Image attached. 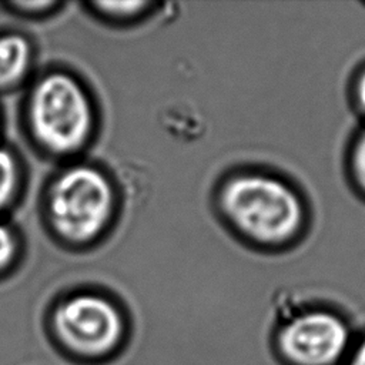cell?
Masks as SVG:
<instances>
[{
	"mask_svg": "<svg viewBox=\"0 0 365 365\" xmlns=\"http://www.w3.org/2000/svg\"><path fill=\"white\" fill-rule=\"evenodd\" d=\"M217 205L241 237L264 247L292 242L307 221L299 192L288 181L264 171L230 175L218 188Z\"/></svg>",
	"mask_w": 365,
	"mask_h": 365,
	"instance_id": "cell-1",
	"label": "cell"
},
{
	"mask_svg": "<svg viewBox=\"0 0 365 365\" xmlns=\"http://www.w3.org/2000/svg\"><path fill=\"white\" fill-rule=\"evenodd\" d=\"M24 123L33 144L53 158H73L91 141L96 108L83 83L54 70L37 78L26 98Z\"/></svg>",
	"mask_w": 365,
	"mask_h": 365,
	"instance_id": "cell-2",
	"label": "cell"
},
{
	"mask_svg": "<svg viewBox=\"0 0 365 365\" xmlns=\"http://www.w3.org/2000/svg\"><path fill=\"white\" fill-rule=\"evenodd\" d=\"M117 192L108 174L91 164L74 163L58 171L44 195V217L56 240L68 247L96 244L110 230Z\"/></svg>",
	"mask_w": 365,
	"mask_h": 365,
	"instance_id": "cell-3",
	"label": "cell"
},
{
	"mask_svg": "<svg viewBox=\"0 0 365 365\" xmlns=\"http://www.w3.org/2000/svg\"><path fill=\"white\" fill-rule=\"evenodd\" d=\"M50 331L63 351L81 361L117 354L127 338V319L115 301L94 291L61 298L50 314Z\"/></svg>",
	"mask_w": 365,
	"mask_h": 365,
	"instance_id": "cell-4",
	"label": "cell"
},
{
	"mask_svg": "<svg viewBox=\"0 0 365 365\" xmlns=\"http://www.w3.org/2000/svg\"><path fill=\"white\" fill-rule=\"evenodd\" d=\"M354 339L341 314L325 307H307L278 322L272 344L284 365H342Z\"/></svg>",
	"mask_w": 365,
	"mask_h": 365,
	"instance_id": "cell-5",
	"label": "cell"
},
{
	"mask_svg": "<svg viewBox=\"0 0 365 365\" xmlns=\"http://www.w3.org/2000/svg\"><path fill=\"white\" fill-rule=\"evenodd\" d=\"M34 61L33 46L20 33L0 34V91L20 87L30 76Z\"/></svg>",
	"mask_w": 365,
	"mask_h": 365,
	"instance_id": "cell-6",
	"label": "cell"
},
{
	"mask_svg": "<svg viewBox=\"0 0 365 365\" xmlns=\"http://www.w3.org/2000/svg\"><path fill=\"white\" fill-rule=\"evenodd\" d=\"M23 177L21 163L16 153L0 145V215L19 200Z\"/></svg>",
	"mask_w": 365,
	"mask_h": 365,
	"instance_id": "cell-7",
	"label": "cell"
},
{
	"mask_svg": "<svg viewBox=\"0 0 365 365\" xmlns=\"http://www.w3.org/2000/svg\"><path fill=\"white\" fill-rule=\"evenodd\" d=\"M151 1H93L90 10L110 23H130L143 19L151 9Z\"/></svg>",
	"mask_w": 365,
	"mask_h": 365,
	"instance_id": "cell-8",
	"label": "cell"
},
{
	"mask_svg": "<svg viewBox=\"0 0 365 365\" xmlns=\"http://www.w3.org/2000/svg\"><path fill=\"white\" fill-rule=\"evenodd\" d=\"M20 251L17 231L0 218V277L13 269L19 261Z\"/></svg>",
	"mask_w": 365,
	"mask_h": 365,
	"instance_id": "cell-9",
	"label": "cell"
},
{
	"mask_svg": "<svg viewBox=\"0 0 365 365\" xmlns=\"http://www.w3.org/2000/svg\"><path fill=\"white\" fill-rule=\"evenodd\" d=\"M11 13H16L21 17H30V19H38L51 14L56 9L61 6L58 1H50V0H16L9 1L4 4Z\"/></svg>",
	"mask_w": 365,
	"mask_h": 365,
	"instance_id": "cell-10",
	"label": "cell"
},
{
	"mask_svg": "<svg viewBox=\"0 0 365 365\" xmlns=\"http://www.w3.org/2000/svg\"><path fill=\"white\" fill-rule=\"evenodd\" d=\"M349 170L354 182L365 194V128L356 135L352 144Z\"/></svg>",
	"mask_w": 365,
	"mask_h": 365,
	"instance_id": "cell-11",
	"label": "cell"
},
{
	"mask_svg": "<svg viewBox=\"0 0 365 365\" xmlns=\"http://www.w3.org/2000/svg\"><path fill=\"white\" fill-rule=\"evenodd\" d=\"M342 365H365V334L354 339Z\"/></svg>",
	"mask_w": 365,
	"mask_h": 365,
	"instance_id": "cell-12",
	"label": "cell"
},
{
	"mask_svg": "<svg viewBox=\"0 0 365 365\" xmlns=\"http://www.w3.org/2000/svg\"><path fill=\"white\" fill-rule=\"evenodd\" d=\"M355 104L362 115H365V67L359 71L354 84Z\"/></svg>",
	"mask_w": 365,
	"mask_h": 365,
	"instance_id": "cell-13",
	"label": "cell"
}]
</instances>
